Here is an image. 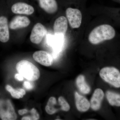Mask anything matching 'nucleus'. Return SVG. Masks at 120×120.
<instances>
[{"label":"nucleus","instance_id":"393cba45","mask_svg":"<svg viewBox=\"0 0 120 120\" xmlns=\"http://www.w3.org/2000/svg\"></svg>","mask_w":120,"mask_h":120},{"label":"nucleus","instance_id":"6ab92c4d","mask_svg":"<svg viewBox=\"0 0 120 120\" xmlns=\"http://www.w3.org/2000/svg\"><path fill=\"white\" fill-rule=\"evenodd\" d=\"M30 112L32 114V120H38L39 118V115L38 113L34 108H33L30 110Z\"/></svg>","mask_w":120,"mask_h":120},{"label":"nucleus","instance_id":"4468645a","mask_svg":"<svg viewBox=\"0 0 120 120\" xmlns=\"http://www.w3.org/2000/svg\"><path fill=\"white\" fill-rule=\"evenodd\" d=\"M106 97L110 105L120 107V93L112 90H107Z\"/></svg>","mask_w":120,"mask_h":120},{"label":"nucleus","instance_id":"ddd939ff","mask_svg":"<svg viewBox=\"0 0 120 120\" xmlns=\"http://www.w3.org/2000/svg\"><path fill=\"white\" fill-rule=\"evenodd\" d=\"M39 6L47 13L53 14L58 9V4L56 0H38Z\"/></svg>","mask_w":120,"mask_h":120},{"label":"nucleus","instance_id":"1a4fd4ad","mask_svg":"<svg viewBox=\"0 0 120 120\" xmlns=\"http://www.w3.org/2000/svg\"><path fill=\"white\" fill-rule=\"evenodd\" d=\"M12 12L15 14L31 15L34 12V8L31 5L24 3L19 2L15 3L11 7Z\"/></svg>","mask_w":120,"mask_h":120},{"label":"nucleus","instance_id":"f257e3e1","mask_svg":"<svg viewBox=\"0 0 120 120\" xmlns=\"http://www.w3.org/2000/svg\"><path fill=\"white\" fill-rule=\"evenodd\" d=\"M116 32L114 27L108 24L96 27L88 36L89 42L94 45H98L105 41H111L116 38Z\"/></svg>","mask_w":120,"mask_h":120},{"label":"nucleus","instance_id":"b1692460","mask_svg":"<svg viewBox=\"0 0 120 120\" xmlns=\"http://www.w3.org/2000/svg\"><path fill=\"white\" fill-rule=\"evenodd\" d=\"M22 120H32V118L31 117L27 116L24 117L22 118Z\"/></svg>","mask_w":120,"mask_h":120},{"label":"nucleus","instance_id":"0eeeda50","mask_svg":"<svg viewBox=\"0 0 120 120\" xmlns=\"http://www.w3.org/2000/svg\"><path fill=\"white\" fill-rule=\"evenodd\" d=\"M35 60L46 67L51 66L53 63V57L49 53L40 50L35 52L33 55Z\"/></svg>","mask_w":120,"mask_h":120},{"label":"nucleus","instance_id":"f3484780","mask_svg":"<svg viewBox=\"0 0 120 120\" xmlns=\"http://www.w3.org/2000/svg\"><path fill=\"white\" fill-rule=\"evenodd\" d=\"M58 102L61 106V109L65 112H68L70 109V106L64 98L60 97L58 98Z\"/></svg>","mask_w":120,"mask_h":120},{"label":"nucleus","instance_id":"9b49d317","mask_svg":"<svg viewBox=\"0 0 120 120\" xmlns=\"http://www.w3.org/2000/svg\"><path fill=\"white\" fill-rule=\"evenodd\" d=\"M104 95V92L101 89L97 88L95 90L90 102V107L93 110L97 111L100 109Z\"/></svg>","mask_w":120,"mask_h":120},{"label":"nucleus","instance_id":"7ed1b4c3","mask_svg":"<svg viewBox=\"0 0 120 120\" xmlns=\"http://www.w3.org/2000/svg\"><path fill=\"white\" fill-rule=\"evenodd\" d=\"M16 69L19 73L29 81H35L40 77L38 69L26 60H22L18 62L16 64Z\"/></svg>","mask_w":120,"mask_h":120},{"label":"nucleus","instance_id":"39448f33","mask_svg":"<svg viewBox=\"0 0 120 120\" xmlns=\"http://www.w3.org/2000/svg\"><path fill=\"white\" fill-rule=\"evenodd\" d=\"M66 16L69 25L72 28H79L82 21L81 11L77 8H69L66 11Z\"/></svg>","mask_w":120,"mask_h":120},{"label":"nucleus","instance_id":"a211bd4d","mask_svg":"<svg viewBox=\"0 0 120 120\" xmlns=\"http://www.w3.org/2000/svg\"><path fill=\"white\" fill-rule=\"evenodd\" d=\"M6 90L11 93L12 97L14 98L19 99L20 98V94L17 90H15L11 86L7 85L5 87Z\"/></svg>","mask_w":120,"mask_h":120},{"label":"nucleus","instance_id":"dca6fc26","mask_svg":"<svg viewBox=\"0 0 120 120\" xmlns=\"http://www.w3.org/2000/svg\"><path fill=\"white\" fill-rule=\"evenodd\" d=\"M56 104V98L54 97L50 98L45 108L46 112L47 113L50 115H52L56 113L58 111V109L54 107Z\"/></svg>","mask_w":120,"mask_h":120},{"label":"nucleus","instance_id":"aec40b11","mask_svg":"<svg viewBox=\"0 0 120 120\" xmlns=\"http://www.w3.org/2000/svg\"><path fill=\"white\" fill-rule=\"evenodd\" d=\"M23 86L27 90H32L34 88V86L30 82L26 81L24 82Z\"/></svg>","mask_w":120,"mask_h":120},{"label":"nucleus","instance_id":"423d86ee","mask_svg":"<svg viewBox=\"0 0 120 120\" xmlns=\"http://www.w3.org/2000/svg\"><path fill=\"white\" fill-rule=\"evenodd\" d=\"M46 30L42 24L38 23L34 26L31 31L30 40L32 43L39 44L46 34Z\"/></svg>","mask_w":120,"mask_h":120},{"label":"nucleus","instance_id":"f8f14e48","mask_svg":"<svg viewBox=\"0 0 120 120\" xmlns=\"http://www.w3.org/2000/svg\"><path fill=\"white\" fill-rule=\"evenodd\" d=\"M76 106L79 111L82 112H86L90 107V103L86 97L75 92V94Z\"/></svg>","mask_w":120,"mask_h":120},{"label":"nucleus","instance_id":"412c9836","mask_svg":"<svg viewBox=\"0 0 120 120\" xmlns=\"http://www.w3.org/2000/svg\"><path fill=\"white\" fill-rule=\"evenodd\" d=\"M15 78L17 80L19 81H23L24 79L23 76L19 73H17V74L15 75Z\"/></svg>","mask_w":120,"mask_h":120},{"label":"nucleus","instance_id":"5701e85b","mask_svg":"<svg viewBox=\"0 0 120 120\" xmlns=\"http://www.w3.org/2000/svg\"><path fill=\"white\" fill-rule=\"evenodd\" d=\"M27 112H28V110L27 109H26L19 110L18 111V112H19V115H21V116L27 113Z\"/></svg>","mask_w":120,"mask_h":120},{"label":"nucleus","instance_id":"2eb2a0df","mask_svg":"<svg viewBox=\"0 0 120 120\" xmlns=\"http://www.w3.org/2000/svg\"><path fill=\"white\" fill-rule=\"evenodd\" d=\"M76 83L80 91L84 94H88L90 91V87L87 83L85 77L83 75L78 76Z\"/></svg>","mask_w":120,"mask_h":120},{"label":"nucleus","instance_id":"6e6552de","mask_svg":"<svg viewBox=\"0 0 120 120\" xmlns=\"http://www.w3.org/2000/svg\"><path fill=\"white\" fill-rule=\"evenodd\" d=\"M68 28V20L64 16L58 17L54 24V32L55 35L64 37Z\"/></svg>","mask_w":120,"mask_h":120},{"label":"nucleus","instance_id":"9d476101","mask_svg":"<svg viewBox=\"0 0 120 120\" xmlns=\"http://www.w3.org/2000/svg\"><path fill=\"white\" fill-rule=\"evenodd\" d=\"M30 20L28 17L25 16H16L13 17L9 23V29L14 30L24 28L28 26L30 23Z\"/></svg>","mask_w":120,"mask_h":120},{"label":"nucleus","instance_id":"20e7f679","mask_svg":"<svg viewBox=\"0 0 120 120\" xmlns=\"http://www.w3.org/2000/svg\"><path fill=\"white\" fill-rule=\"evenodd\" d=\"M0 118L2 120L17 119V114L9 99H0Z\"/></svg>","mask_w":120,"mask_h":120},{"label":"nucleus","instance_id":"f03ea898","mask_svg":"<svg viewBox=\"0 0 120 120\" xmlns=\"http://www.w3.org/2000/svg\"><path fill=\"white\" fill-rule=\"evenodd\" d=\"M101 78L114 88L120 89V69L114 65L107 66L99 72Z\"/></svg>","mask_w":120,"mask_h":120},{"label":"nucleus","instance_id":"4be33fe9","mask_svg":"<svg viewBox=\"0 0 120 120\" xmlns=\"http://www.w3.org/2000/svg\"><path fill=\"white\" fill-rule=\"evenodd\" d=\"M17 90L19 91L20 94V98H22L24 95H25L26 94L25 90L23 89H21V88H19V89H17Z\"/></svg>","mask_w":120,"mask_h":120}]
</instances>
